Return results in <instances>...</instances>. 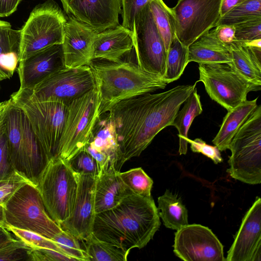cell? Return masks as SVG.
Returning <instances> with one entry per match:
<instances>
[{"label": "cell", "instance_id": "cell-1", "mask_svg": "<svg viewBox=\"0 0 261 261\" xmlns=\"http://www.w3.org/2000/svg\"><path fill=\"white\" fill-rule=\"evenodd\" d=\"M196 83L146 93L121 101L110 109L118 143L117 171L131 158L139 156L162 129L173 126L176 114Z\"/></svg>", "mask_w": 261, "mask_h": 261}, {"label": "cell", "instance_id": "cell-2", "mask_svg": "<svg viewBox=\"0 0 261 261\" xmlns=\"http://www.w3.org/2000/svg\"><path fill=\"white\" fill-rule=\"evenodd\" d=\"M160 225L158 209L151 196L133 193L114 207L96 214L92 233L129 252L146 246Z\"/></svg>", "mask_w": 261, "mask_h": 261}, {"label": "cell", "instance_id": "cell-3", "mask_svg": "<svg viewBox=\"0 0 261 261\" xmlns=\"http://www.w3.org/2000/svg\"><path fill=\"white\" fill-rule=\"evenodd\" d=\"M89 66L99 96L100 115L121 101L164 89L169 84L160 75L131 61L93 59Z\"/></svg>", "mask_w": 261, "mask_h": 261}, {"label": "cell", "instance_id": "cell-4", "mask_svg": "<svg viewBox=\"0 0 261 261\" xmlns=\"http://www.w3.org/2000/svg\"><path fill=\"white\" fill-rule=\"evenodd\" d=\"M5 117L13 168L16 172L36 186L49 161L27 116L12 100Z\"/></svg>", "mask_w": 261, "mask_h": 261}, {"label": "cell", "instance_id": "cell-5", "mask_svg": "<svg viewBox=\"0 0 261 261\" xmlns=\"http://www.w3.org/2000/svg\"><path fill=\"white\" fill-rule=\"evenodd\" d=\"M10 99L27 116L49 161L57 158L67 105L57 100H35L25 89H19Z\"/></svg>", "mask_w": 261, "mask_h": 261}, {"label": "cell", "instance_id": "cell-6", "mask_svg": "<svg viewBox=\"0 0 261 261\" xmlns=\"http://www.w3.org/2000/svg\"><path fill=\"white\" fill-rule=\"evenodd\" d=\"M226 170L233 178L250 185L261 182V105L239 128L231 140Z\"/></svg>", "mask_w": 261, "mask_h": 261}, {"label": "cell", "instance_id": "cell-7", "mask_svg": "<svg viewBox=\"0 0 261 261\" xmlns=\"http://www.w3.org/2000/svg\"><path fill=\"white\" fill-rule=\"evenodd\" d=\"M36 186L48 214L55 222L59 225L70 217L76 198L78 181L67 162L59 158L50 160Z\"/></svg>", "mask_w": 261, "mask_h": 261}, {"label": "cell", "instance_id": "cell-8", "mask_svg": "<svg viewBox=\"0 0 261 261\" xmlns=\"http://www.w3.org/2000/svg\"><path fill=\"white\" fill-rule=\"evenodd\" d=\"M5 225L33 231L52 239L62 231L48 214L36 186L27 182L3 204Z\"/></svg>", "mask_w": 261, "mask_h": 261}, {"label": "cell", "instance_id": "cell-9", "mask_svg": "<svg viewBox=\"0 0 261 261\" xmlns=\"http://www.w3.org/2000/svg\"><path fill=\"white\" fill-rule=\"evenodd\" d=\"M100 103L99 94L95 87L67 105L57 158L68 162L85 148L100 116Z\"/></svg>", "mask_w": 261, "mask_h": 261}, {"label": "cell", "instance_id": "cell-10", "mask_svg": "<svg viewBox=\"0 0 261 261\" xmlns=\"http://www.w3.org/2000/svg\"><path fill=\"white\" fill-rule=\"evenodd\" d=\"M67 16L54 0L37 5L20 30L19 61L46 47L62 44Z\"/></svg>", "mask_w": 261, "mask_h": 261}, {"label": "cell", "instance_id": "cell-11", "mask_svg": "<svg viewBox=\"0 0 261 261\" xmlns=\"http://www.w3.org/2000/svg\"><path fill=\"white\" fill-rule=\"evenodd\" d=\"M199 79L210 98L230 110L247 100L251 91H260L231 64H199Z\"/></svg>", "mask_w": 261, "mask_h": 261}, {"label": "cell", "instance_id": "cell-12", "mask_svg": "<svg viewBox=\"0 0 261 261\" xmlns=\"http://www.w3.org/2000/svg\"><path fill=\"white\" fill-rule=\"evenodd\" d=\"M222 0H178L171 8L175 36L189 47L202 35L215 28L220 18Z\"/></svg>", "mask_w": 261, "mask_h": 261}, {"label": "cell", "instance_id": "cell-13", "mask_svg": "<svg viewBox=\"0 0 261 261\" xmlns=\"http://www.w3.org/2000/svg\"><path fill=\"white\" fill-rule=\"evenodd\" d=\"M96 87L89 66L63 67L50 75L32 89H25L33 99L57 100L68 105Z\"/></svg>", "mask_w": 261, "mask_h": 261}, {"label": "cell", "instance_id": "cell-14", "mask_svg": "<svg viewBox=\"0 0 261 261\" xmlns=\"http://www.w3.org/2000/svg\"><path fill=\"white\" fill-rule=\"evenodd\" d=\"M133 37L138 64L146 70L163 77L167 51L149 4L135 19Z\"/></svg>", "mask_w": 261, "mask_h": 261}, {"label": "cell", "instance_id": "cell-15", "mask_svg": "<svg viewBox=\"0 0 261 261\" xmlns=\"http://www.w3.org/2000/svg\"><path fill=\"white\" fill-rule=\"evenodd\" d=\"M175 255L185 261H225L223 246L208 227L187 224L175 233Z\"/></svg>", "mask_w": 261, "mask_h": 261}, {"label": "cell", "instance_id": "cell-16", "mask_svg": "<svg viewBox=\"0 0 261 261\" xmlns=\"http://www.w3.org/2000/svg\"><path fill=\"white\" fill-rule=\"evenodd\" d=\"M65 13L97 33L119 24L121 0H60Z\"/></svg>", "mask_w": 261, "mask_h": 261}, {"label": "cell", "instance_id": "cell-17", "mask_svg": "<svg viewBox=\"0 0 261 261\" xmlns=\"http://www.w3.org/2000/svg\"><path fill=\"white\" fill-rule=\"evenodd\" d=\"M76 174L78 187L76 198L70 217L61 222V229L72 234L80 241L92 233L96 216L94 190L96 177Z\"/></svg>", "mask_w": 261, "mask_h": 261}, {"label": "cell", "instance_id": "cell-18", "mask_svg": "<svg viewBox=\"0 0 261 261\" xmlns=\"http://www.w3.org/2000/svg\"><path fill=\"white\" fill-rule=\"evenodd\" d=\"M261 199L256 197L244 216L226 261L261 260Z\"/></svg>", "mask_w": 261, "mask_h": 261}, {"label": "cell", "instance_id": "cell-19", "mask_svg": "<svg viewBox=\"0 0 261 261\" xmlns=\"http://www.w3.org/2000/svg\"><path fill=\"white\" fill-rule=\"evenodd\" d=\"M97 33L73 17L67 16L62 44L65 67L89 66L93 60V44Z\"/></svg>", "mask_w": 261, "mask_h": 261}, {"label": "cell", "instance_id": "cell-20", "mask_svg": "<svg viewBox=\"0 0 261 261\" xmlns=\"http://www.w3.org/2000/svg\"><path fill=\"white\" fill-rule=\"evenodd\" d=\"M62 44L54 45L19 62V89H32L51 74L64 67Z\"/></svg>", "mask_w": 261, "mask_h": 261}, {"label": "cell", "instance_id": "cell-21", "mask_svg": "<svg viewBox=\"0 0 261 261\" xmlns=\"http://www.w3.org/2000/svg\"><path fill=\"white\" fill-rule=\"evenodd\" d=\"M133 49L132 32L118 24L97 34L93 44V59L118 62Z\"/></svg>", "mask_w": 261, "mask_h": 261}, {"label": "cell", "instance_id": "cell-22", "mask_svg": "<svg viewBox=\"0 0 261 261\" xmlns=\"http://www.w3.org/2000/svg\"><path fill=\"white\" fill-rule=\"evenodd\" d=\"M114 165L96 178L94 207L96 214L110 210L133 193L121 179Z\"/></svg>", "mask_w": 261, "mask_h": 261}, {"label": "cell", "instance_id": "cell-23", "mask_svg": "<svg viewBox=\"0 0 261 261\" xmlns=\"http://www.w3.org/2000/svg\"><path fill=\"white\" fill-rule=\"evenodd\" d=\"M228 45L231 65L249 81L261 87V39L249 43L234 40Z\"/></svg>", "mask_w": 261, "mask_h": 261}, {"label": "cell", "instance_id": "cell-24", "mask_svg": "<svg viewBox=\"0 0 261 261\" xmlns=\"http://www.w3.org/2000/svg\"><path fill=\"white\" fill-rule=\"evenodd\" d=\"M199 64L232 63L228 44L221 41L215 29L202 35L188 47V63Z\"/></svg>", "mask_w": 261, "mask_h": 261}, {"label": "cell", "instance_id": "cell-25", "mask_svg": "<svg viewBox=\"0 0 261 261\" xmlns=\"http://www.w3.org/2000/svg\"><path fill=\"white\" fill-rule=\"evenodd\" d=\"M20 30L0 20V82L12 77L20 59Z\"/></svg>", "mask_w": 261, "mask_h": 261}, {"label": "cell", "instance_id": "cell-26", "mask_svg": "<svg viewBox=\"0 0 261 261\" xmlns=\"http://www.w3.org/2000/svg\"><path fill=\"white\" fill-rule=\"evenodd\" d=\"M258 97L245 100L227 111L220 129L212 142L220 151L228 149L230 143L239 128L257 107Z\"/></svg>", "mask_w": 261, "mask_h": 261}, {"label": "cell", "instance_id": "cell-27", "mask_svg": "<svg viewBox=\"0 0 261 261\" xmlns=\"http://www.w3.org/2000/svg\"><path fill=\"white\" fill-rule=\"evenodd\" d=\"M88 144L108 155L115 166L118 155L117 135L114 123L108 112L100 115Z\"/></svg>", "mask_w": 261, "mask_h": 261}, {"label": "cell", "instance_id": "cell-28", "mask_svg": "<svg viewBox=\"0 0 261 261\" xmlns=\"http://www.w3.org/2000/svg\"><path fill=\"white\" fill-rule=\"evenodd\" d=\"M182 108L179 110L174 118L173 126L178 130L179 138L178 152L186 154L188 150L187 139L189 128L194 120L202 112L200 95L195 88L183 103Z\"/></svg>", "mask_w": 261, "mask_h": 261}, {"label": "cell", "instance_id": "cell-29", "mask_svg": "<svg viewBox=\"0 0 261 261\" xmlns=\"http://www.w3.org/2000/svg\"><path fill=\"white\" fill-rule=\"evenodd\" d=\"M159 212L164 225L177 230L188 224V211L180 198L166 190L158 199Z\"/></svg>", "mask_w": 261, "mask_h": 261}, {"label": "cell", "instance_id": "cell-30", "mask_svg": "<svg viewBox=\"0 0 261 261\" xmlns=\"http://www.w3.org/2000/svg\"><path fill=\"white\" fill-rule=\"evenodd\" d=\"M81 242L88 261H126L127 259L128 252L99 240L92 233Z\"/></svg>", "mask_w": 261, "mask_h": 261}, {"label": "cell", "instance_id": "cell-31", "mask_svg": "<svg viewBox=\"0 0 261 261\" xmlns=\"http://www.w3.org/2000/svg\"><path fill=\"white\" fill-rule=\"evenodd\" d=\"M188 47L175 36L167 51L163 79L169 84L177 80L188 64Z\"/></svg>", "mask_w": 261, "mask_h": 261}, {"label": "cell", "instance_id": "cell-32", "mask_svg": "<svg viewBox=\"0 0 261 261\" xmlns=\"http://www.w3.org/2000/svg\"><path fill=\"white\" fill-rule=\"evenodd\" d=\"M159 33L168 51L175 36L174 16L171 8L163 0H153L149 4Z\"/></svg>", "mask_w": 261, "mask_h": 261}, {"label": "cell", "instance_id": "cell-33", "mask_svg": "<svg viewBox=\"0 0 261 261\" xmlns=\"http://www.w3.org/2000/svg\"><path fill=\"white\" fill-rule=\"evenodd\" d=\"M258 17H261V0H246L221 16L216 27L220 25L234 26Z\"/></svg>", "mask_w": 261, "mask_h": 261}, {"label": "cell", "instance_id": "cell-34", "mask_svg": "<svg viewBox=\"0 0 261 261\" xmlns=\"http://www.w3.org/2000/svg\"><path fill=\"white\" fill-rule=\"evenodd\" d=\"M119 175L134 194L145 197L151 196L153 180L142 168H133L123 172L119 171Z\"/></svg>", "mask_w": 261, "mask_h": 261}, {"label": "cell", "instance_id": "cell-35", "mask_svg": "<svg viewBox=\"0 0 261 261\" xmlns=\"http://www.w3.org/2000/svg\"><path fill=\"white\" fill-rule=\"evenodd\" d=\"M4 228L15 236L17 240L32 249L47 248L64 254L57 243L51 239L33 231L17 228L9 225H5Z\"/></svg>", "mask_w": 261, "mask_h": 261}, {"label": "cell", "instance_id": "cell-36", "mask_svg": "<svg viewBox=\"0 0 261 261\" xmlns=\"http://www.w3.org/2000/svg\"><path fill=\"white\" fill-rule=\"evenodd\" d=\"M51 240L56 242L63 253L74 260L88 261L80 241L70 233L62 230Z\"/></svg>", "mask_w": 261, "mask_h": 261}, {"label": "cell", "instance_id": "cell-37", "mask_svg": "<svg viewBox=\"0 0 261 261\" xmlns=\"http://www.w3.org/2000/svg\"><path fill=\"white\" fill-rule=\"evenodd\" d=\"M5 114L0 120V180L7 179L16 173L9 153Z\"/></svg>", "mask_w": 261, "mask_h": 261}, {"label": "cell", "instance_id": "cell-38", "mask_svg": "<svg viewBox=\"0 0 261 261\" xmlns=\"http://www.w3.org/2000/svg\"><path fill=\"white\" fill-rule=\"evenodd\" d=\"M234 28L236 41L249 43L261 39V17L238 24Z\"/></svg>", "mask_w": 261, "mask_h": 261}, {"label": "cell", "instance_id": "cell-39", "mask_svg": "<svg viewBox=\"0 0 261 261\" xmlns=\"http://www.w3.org/2000/svg\"><path fill=\"white\" fill-rule=\"evenodd\" d=\"M68 163L75 173L95 177L98 175L96 161L85 149L77 153Z\"/></svg>", "mask_w": 261, "mask_h": 261}, {"label": "cell", "instance_id": "cell-40", "mask_svg": "<svg viewBox=\"0 0 261 261\" xmlns=\"http://www.w3.org/2000/svg\"><path fill=\"white\" fill-rule=\"evenodd\" d=\"M153 0H121L122 25L134 31L135 19L139 12Z\"/></svg>", "mask_w": 261, "mask_h": 261}, {"label": "cell", "instance_id": "cell-41", "mask_svg": "<svg viewBox=\"0 0 261 261\" xmlns=\"http://www.w3.org/2000/svg\"><path fill=\"white\" fill-rule=\"evenodd\" d=\"M32 248L16 240L0 249V261H29Z\"/></svg>", "mask_w": 261, "mask_h": 261}, {"label": "cell", "instance_id": "cell-42", "mask_svg": "<svg viewBox=\"0 0 261 261\" xmlns=\"http://www.w3.org/2000/svg\"><path fill=\"white\" fill-rule=\"evenodd\" d=\"M187 142L190 143V148L193 152L202 153L211 159L216 164L222 162L220 151L217 146L206 144L201 138L191 140L188 138Z\"/></svg>", "mask_w": 261, "mask_h": 261}, {"label": "cell", "instance_id": "cell-43", "mask_svg": "<svg viewBox=\"0 0 261 261\" xmlns=\"http://www.w3.org/2000/svg\"><path fill=\"white\" fill-rule=\"evenodd\" d=\"M27 182L30 181L17 172L7 179L0 180V205L3 204L19 186Z\"/></svg>", "mask_w": 261, "mask_h": 261}, {"label": "cell", "instance_id": "cell-44", "mask_svg": "<svg viewBox=\"0 0 261 261\" xmlns=\"http://www.w3.org/2000/svg\"><path fill=\"white\" fill-rule=\"evenodd\" d=\"M72 258L56 250L47 248L32 249L29 261H72Z\"/></svg>", "mask_w": 261, "mask_h": 261}, {"label": "cell", "instance_id": "cell-45", "mask_svg": "<svg viewBox=\"0 0 261 261\" xmlns=\"http://www.w3.org/2000/svg\"><path fill=\"white\" fill-rule=\"evenodd\" d=\"M215 28L216 35L222 42L228 44L235 40L234 25H220Z\"/></svg>", "mask_w": 261, "mask_h": 261}, {"label": "cell", "instance_id": "cell-46", "mask_svg": "<svg viewBox=\"0 0 261 261\" xmlns=\"http://www.w3.org/2000/svg\"><path fill=\"white\" fill-rule=\"evenodd\" d=\"M22 0H0V17H7L14 13Z\"/></svg>", "mask_w": 261, "mask_h": 261}, {"label": "cell", "instance_id": "cell-47", "mask_svg": "<svg viewBox=\"0 0 261 261\" xmlns=\"http://www.w3.org/2000/svg\"><path fill=\"white\" fill-rule=\"evenodd\" d=\"M16 240L12 237L9 231L3 227H0V249Z\"/></svg>", "mask_w": 261, "mask_h": 261}, {"label": "cell", "instance_id": "cell-48", "mask_svg": "<svg viewBox=\"0 0 261 261\" xmlns=\"http://www.w3.org/2000/svg\"><path fill=\"white\" fill-rule=\"evenodd\" d=\"M246 1V0H222L220 7V16H222L230 9Z\"/></svg>", "mask_w": 261, "mask_h": 261}, {"label": "cell", "instance_id": "cell-49", "mask_svg": "<svg viewBox=\"0 0 261 261\" xmlns=\"http://www.w3.org/2000/svg\"><path fill=\"white\" fill-rule=\"evenodd\" d=\"M11 102V99L10 98L8 100L0 102V120L8 109Z\"/></svg>", "mask_w": 261, "mask_h": 261}, {"label": "cell", "instance_id": "cell-50", "mask_svg": "<svg viewBox=\"0 0 261 261\" xmlns=\"http://www.w3.org/2000/svg\"><path fill=\"white\" fill-rule=\"evenodd\" d=\"M5 224L4 210L3 204L0 205V227H4Z\"/></svg>", "mask_w": 261, "mask_h": 261}, {"label": "cell", "instance_id": "cell-51", "mask_svg": "<svg viewBox=\"0 0 261 261\" xmlns=\"http://www.w3.org/2000/svg\"><path fill=\"white\" fill-rule=\"evenodd\" d=\"M0 87H1V86H0Z\"/></svg>", "mask_w": 261, "mask_h": 261}]
</instances>
